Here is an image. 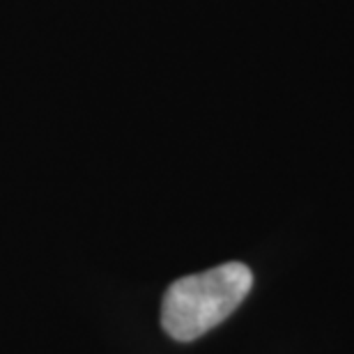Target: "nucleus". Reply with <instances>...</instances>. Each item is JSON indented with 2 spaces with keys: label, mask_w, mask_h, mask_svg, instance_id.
I'll list each match as a JSON object with an SVG mask.
<instances>
[{
  "label": "nucleus",
  "mask_w": 354,
  "mask_h": 354,
  "mask_svg": "<svg viewBox=\"0 0 354 354\" xmlns=\"http://www.w3.org/2000/svg\"><path fill=\"white\" fill-rule=\"evenodd\" d=\"M251 269L242 263H225L177 279L161 301V327L182 343L196 341L221 324L249 295Z\"/></svg>",
  "instance_id": "obj_1"
}]
</instances>
